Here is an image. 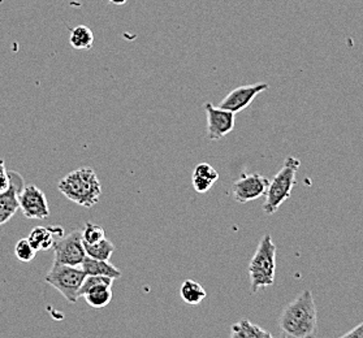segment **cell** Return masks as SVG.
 Masks as SVG:
<instances>
[{
	"label": "cell",
	"mask_w": 363,
	"mask_h": 338,
	"mask_svg": "<svg viewBox=\"0 0 363 338\" xmlns=\"http://www.w3.org/2000/svg\"><path fill=\"white\" fill-rule=\"evenodd\" d=\"M279 327L283 337L308 338L315 336L318 327V310L313 293H300L284 307L279 317Z\"/></svg>",
	"instance_id": "6da1fadb"
},
{
	"label": "cell",
	"mask_w": 363,
	"mask_h": 338,
	"mask_svg": "<svg viewBox=\"0 0 363 338\" xmlns=\"http://www.w3.org/2000/svg\"><path fill=\"white\" fill-rule=\"evenodd\" d=\"M57 189L68 201L91 208L102 196V184L93 168H79L63 177Z\"/></svg>",
	"instance_id": "7a4b0ae2"
},
{
	"label": "cell",
	"mask_w": 363,
	"mask_h": 338,
	"mask_svg": "<svg viewBox=\"0 0 363 338\" xmlns=\"http://www.w3.org/2000/svg\"><path fill=\"white\" fill-rule=\"evenodd\" d=\"M277 276V244L272 237L264 235L262 237L253 258L249 264L250 291L255 294L261 289H266L275 283Z\"/></svg>",
	"instance_id": "3957f363"
},
{
	"label": "cell",
	"mask_w": 363,
	"mask_h": 338,
	"mask_svg": "<svg viewBox=\"0 0 363 338\" xmlns=\"http://www.w3.org/2000/svg\"><path fill=\"white\" fill-rule=\"evenodd\" d=\"M300 165V159L297 157H288L285 159L284 165L269 181V188L264 194L266 197V201L263 203L264 213L274 215L279 210V207L291 198Z\"/></svg>",
	"instance_id": "277c9868"
},
{
	"label": "cell",
	"mask_w": 363,
	"mask_h": 338,
	"mask_svg": "<svg viewBox=\"0 0 363 338\" xmlns=\"http://www.w3.org/2000/svg\"><path fill=\"white\" fill-rule=\"evenodd\" d=\"M86 275L81 267H73L54 261L46 276V283L59 291L69 303H77L79 289Z\"/></svg>",
	"instance_id": "5b68a950"
},
{
	"label": "cell",
	"mask_w": 363,
	"mask_h": 338,
	"mask_svg": "<svg viewBox=\"0 0 363 338\" xmlns=\"http://www.w3.org/2000/svg\"><path fill=\"white\" fill-rule=\"evenodd\" d=\"M54 261L73 267H79L86 258V252L82 240V229H76L69 235H64L54 246Z\"/></svg>",
	"instance_id": "8992f818"
},
{
	"label": "cell",
	"mask_w": 363,
	"mask_h": 338,
	"mask_svg": "<svg viewBox=\"0 0 363 338\" xmlns=\"http://www.w3.org/2000/svg\"><path fill=\"white\" fill-rule=\"evenodd\" d=\"M269 180L258 174H241L233 182L232 193L235 201L244 205L263 197L269 188Z\"/></svg>",
	"instance_id": "52a82bcc"
},
{
	"label": "cell",
	"mask_w": 363,
	"mask_h": 338,
	"mask_svg": "<svg viewBox=\"0 0 363 338\" xmlns=\"http://www.w3.org/2000/svg\"><path fill=\"white\" fill-rule=\"evenodd\" d=\"M20 208L25 218L32 220H45L50 216L48 198L35 185H26L18 196Z\"/></svg>",
	"instance_id": "ba28073f"
},
{
	"label": "cell",
	"mask_w": 363,
	"mask_h": 338,
	"mask_svg": "<svg viewBox=\"0 0 363 338\" xmlns=\"http://www.w3.org/2000/svg\"><path fill=\"white\" fill-rule=\"evenodd\" d=\"M207 115V138L210 141H219L230 133L236 125V113L228 110L215 107L210 102L205 103Z\"/></svg>",
	"instance_id": "9c48e42d"
},
{
	"label": "cell",
	"mask_w": 363,
	"mask_h": 338,
	"mask_svg": "<svg viewBox=\"0 0 363 338\" xmlns=\"http://www.w3.org/2000/svg\"><path fill=\"white\" fill-rule=\"evenodd\" d=\"M269 87V84L264 82L236 87L224 99H221L219 107L230 111L233 113H238L246 110L253 103L254 99L263 91H266Z\"/></svg>",
	"instance_id": "30bf717a"
},
{
	"label": "cell",
	"mask_w": 363,
	"mask_h": 338,
	"mask_svg": "<svg viewBox=\"0 0 363 338\" xmlns=\"http://www.w3.org/2000/svg\"><path fill=\"white\" fill-rule=\"evenodd\" d=\"M9 174L11 186L9 190L0 193V225L9 222L16 215L17 210L20 208L18 196L25 186L24 177L21 174L15 171H9Z\"/></svg>",
	"instance_id": "8fae6325"
},
{
	"label": "cell",
	"mask_w": 363,
	"mask_h": 338,
	"mask_svg": "<svg viewBox=\"0 0 363 338\" xmlns=\"http://www.w3.org/2000/svg\"><path fill=\"white\" fill-rule=\"evenodd\" d=\"M65 233L64 229L59 225L54 227H37L32 230V233L28 237L29 242L32 244L33 247L35 249V252H46L52 249V246L55 244L59 238H62Z\"/></svg>",
	"instance_id": "7c38bea8"
},
{
	"label": "cell",
	"mask_w": 363,
	"mask_h": 338,
	"mask_svg": "<svg viewBox=\"0 0 363 338\" xmlns=\"http://www.w3.org/2000/svg\"><path fill=\"white\" fill-rule=\"evenodd\" d=\"M218 180H219V174L213 167L207 163H199L194 168L193 176H191L193 189L196 190L198 194L207 193Z\"/></svg>",
	"instance_id": "4fadbf2b"
},
{
	"label": "cell",
	"mask_w": 363,
	"mask_h": 338,
	"mask_svg": "<svg viewBox=\"0 0 363 338\" xmlns=\"http://www.w3.org/2000/svg\"><path fill=\"white\" fill-rule=\"evenodd\" d=\"M79 267L86 276H107L113 280L121 277V271L112 266L110 260L93 259L86 255Z\"/></svg>",
	"instance_id": "5bb4252c"
},
{
	"label": "cell",
	"mask_w": 363,
	"mask_h": 338,
	"mask_svg": "<svg viewBox=\"0 0 363 338\" xmlns=\"http://www.w3.org/2000/svg\"><path fill=\"white\" fill-rule=\"evenodd\" d=\"M232 338H272V334L247 319H242L230 327Z\"/></svg>",
	"instance_id": "9a60e30c"
},
{
	"label": "cell",
	"mask_w": 363,
	"mask_h": 338,
	"mask_svg": "<svg viewBox=\"0 0 363 338\" xmlns=\"http://www.w3.org/2000/svg\"><path fill=\"white\" fill-rule=\"evenodd\" d=\"M182 299L189 306H197L206 298L205 288L193 280H185L180 288Z\"/></svg>",
	"instance_id": "2e32d148"
},
{
	"label": "cell",
	"mask_w": 363,
	"mask_h": 338,
	"mask_svg": "<svg viewBox=\"0 0 363 338\" xmlns=\"http://www.w3.org/2000/svg\"><path fill=\"white\" fill-rule=\"evenodd\" d=\"M69 43L74 50H90L94 43V33L86 25H79L72 29Z\"/></svg>",
	"instance_id": "e0dca14e"
},
{
	"label": "cell",
	"mask_w": 363,
	"mask_h": 338,
	"mask_svg": "<svg viewBox=\"0 0 363 338\" xmlns=\"http://www.w3.org/2000/svg\"><path fill=\"white\" fill-rule=\"evenodd\" d=\"M84 246H85L87 257L93 258V259L110 260L112 254L115 252V244L108 241L107 238H103L94 244L84 242Z\"/></svg>",
	"instance_id": "ac0fdd59"
},
{
	"label": "cell",
	"mask_w": 363,
	"mask_h": 338,
	"mask_svg": "<svg viewBox=\"0 0 363 338\" xmlns=\"http://www.w3.org/2000/svg\"><path fill=\"white\" fill-rule=\"evenodd\" d=\"M112 283H113V278L107 277V276H86L84 283L81 285L79 297H84L85 294L91 293V291L112 288Z\"/></svg>",
	"instance_id": "d6986e66"
},
{
	"label": "cell",
	"mask_w": 363,
	"mask_h": 338,
	"mask_svg": "<svg viewBox=\"0 0 363 338\" xmlns=\"http://www.w3.org/2000/svg\"><path fill=\"white\" fill-rule=\"evenodd\" d=\"M87 305L93 308H104L108 306L112 300V289H102V291H91L84 295Z\"/></svg>",
	"instance_id": "ffe728a7"
},
{
	"label": "cell",
	"mask_w": 363,
	"mask_h": 338,
	"mask_svg": "<svg viewBox=\"0 0 363 338\" xmlns=\"http://www.w3.org/2000/svg\"><path fill=\"white\" fill-rule=\"evenodd\" d=\"M15 255H16L17 259L20 260V261L29 263V261H32L35 258L37 252L33 247L32 244L29 242L28 238H23L15 246Z\"/></svg>",
	"instance_id": "44dd1931"
},
{
	"label": "cell",
	"mask_w": 363,
	"mask_h": 338,
	"mask_svg": "<svg viewBox=\"0 0 363 338\" xmlns=\"http://www.w3.org/2000/svg\"><path fill=\"white\" fill-rule=\"evenodd\" d=\"M103 238H106L104 229L101 225H96L93 222H87L85 228L82 229V240L86 244H94L101 241Z\"/></svg>",
	"instance_id": "7402d4cb"
},
{
	"label": "cell",
	"mask_w": 363,
	"mask_h": 338,
	"mask_svg": "<svg viewBox=\"0 0 363 338\" xmlns=\"http://www.w3.org/2000/svg\"><path fill=\"white\" fill-rule=\"evenodd\" d=\"M9 186H11V177L6 169L4 160L0 157V193L9 190Z\"/></svg>",
	"instance_id": "603a6c76"
},
{
	"label": "cell",
	"mask_w": 363,
	"mask_h": 338,
	"mask_svg": "<svg viewBox=\"0 0 363 338\" xmlns=\"http://www.w3.org/2000/svg\"><path fill=\"white\" fill-rule=\"evenodd\" d=\"M342 338H363V322L358 324L353 329L349 330L345 334L341 336Z\"/></svg>",
	"instance_id": "cb8c5ba5"
},
{
	"label": "cell",
	"mask_w": 363,
	"mask_h": 338,
	"mask_svg": "<svg viewBox=\"0 0 363 338\" xmlns=\"http://www.w3.org/2000/svg\"><path fill=\"white\" fill-rule=\"evenodd\" d=\"M107 1L113 6H124L128 0H107Z\"/></svg>",
	"instance_id": "d4e9b609"
}]
</instances>
